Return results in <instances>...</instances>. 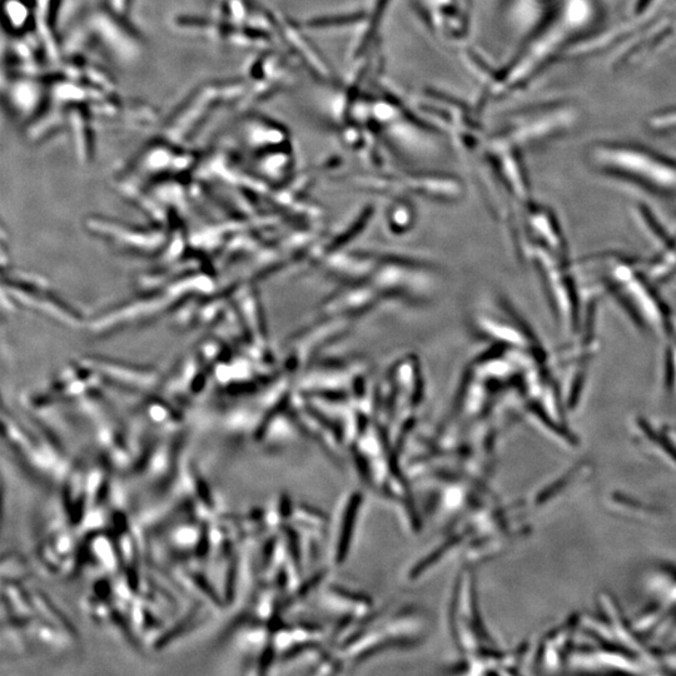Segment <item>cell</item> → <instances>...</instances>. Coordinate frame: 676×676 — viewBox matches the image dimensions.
I'll use <instances>...</instances> for the list:
<instances>
[{"mask_svg": "<svg viewBox=\"0 0 676 676\" xmlns=\"http://www.w3.org/2000/svg\"><path fill=\"white\" fill-rule=\"evenodd\" d=\"M596 167L641 187L661 193H676V161L663 154L626 143H599L590 148Z\"/></svg>", "mask_w": 676, "mask_h": 676, "instance_id": "obj_1", "label": "cell"}, {"mask_svg": "<svg viewBox=\"0 0 676 676\" xmlns=\"http://www.w3.org/2000/svg\"><path fill=\"white\" fill-rule=\"evenodd\" d=\"M245 81H227L212 84L197 89L190 98L176 112L169 117L166 126L173 137H188L203 126L222 104L232 103L240 99L246 92Z\"/></svg>", "mask_w": 676, "mask_h": 676, "instance_id": "obj_2", "label": "cell"}, {"mask_svg": "<svg viewBox=\"0 0 676 676\" xmlns=\"http://www.w3.org/2000/svg\"><path fill=\"white\" fill-rule=\"evenodd\" d=\"M89 33L96 34L107 51L119 61L132 62L142 53V39L126 22V17L112 8H99L89 12L86 18Z\"/></svg>", "mask_w": 676, "mask_h": 676, "instance_id": "obj_3", "label": "cell"}, {"mask_svg": "<svg viewBox=\"0 0 676 676\" xmlns=\"http://www.w3.org/2000/svg\"><path fill=\"white\" fill-rule=\"evenodd\" d=\"M6 91L9 108L18 118L32 122L47 106V84L37 76L14 73Z\"/></svg>", "mask_w": 676, "mask_h": 676, "instance_id": "obj_4", "label": "cell"}, {"mask_svg": "<svg viewBox=\"0 0 676 676\" xmlns=\"http://www.w3.org/2000/svg\"><path fill=\"white\" fill-rule=\"evenodd\" d=\"M39 6H41V9H39L38 23L41 27L43 47L49 57L59 59L57 22L62 0H42Z\"/></svg>", "mask_w": 676, "mask_h": 676, "instance_id": "obj_5", "label": "cell"}, {"mask_svg": "<svg viewBox=\"0 0 676 676\" xmlns=\"http://www.w3.org/2000/svg\"><path fill=\"white\" fill-rule=\"evenodd\" d=\"M3 22L9 33L21 37L34 23L31 0H3Z\"/></svg>", "mask_w": 676, "mask_h": 676, "instance_id": "obj_6", "label": "cell"}, {"mask_svg": "<svg viewBox=\"0 0 676 676\" xmlns=\"http://www.w3.org/2000/svg\"><path fill=\"white\" fill-rule=\"evenodd\" d=\"M361 496L360 494H354L350 501L347 502L336 546V560L338 563H342L346 559L347 553H349L350 540L355 530L357 511H359L360 502L362 501Z\"/></svg>", "mask_w": 676, "mask_h": 676, "instance_id": "obj_7", "label": "cell"}]
</instances>
